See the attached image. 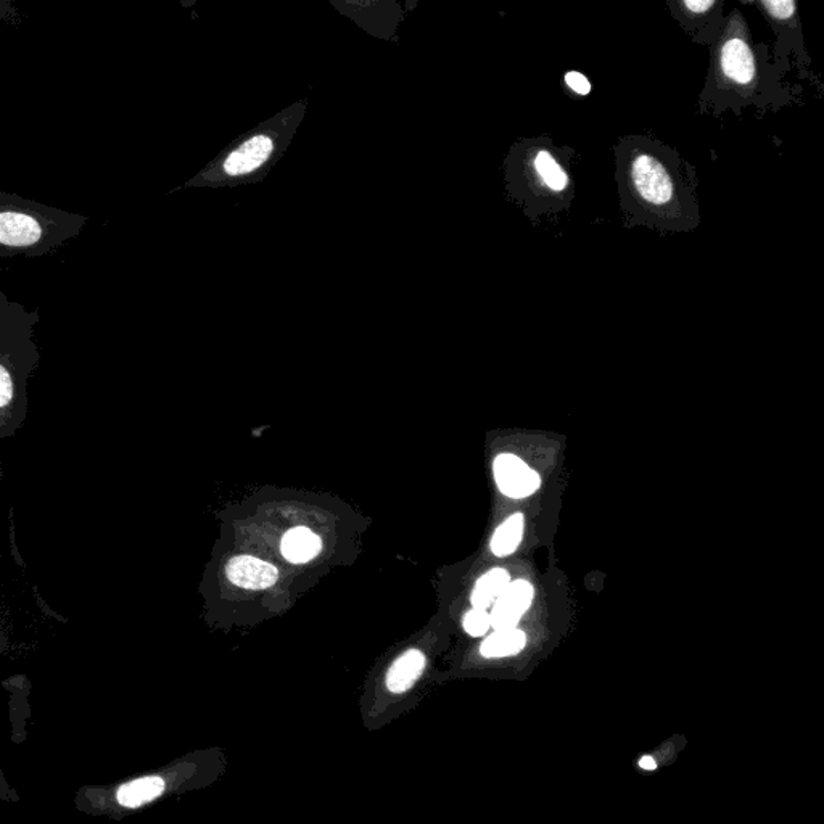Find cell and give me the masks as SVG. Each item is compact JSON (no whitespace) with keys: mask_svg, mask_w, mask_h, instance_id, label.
<instances>
[{"mask_svg":"<svg viewBox=\"0 0 824 824\" xmlns=\"http://www.w3.org/2000/svg\"><path fill=\"white\" fill-rule=\"evenodd\" d=\"M13 398L12 374L0 363V408H6Z\"/></svg>","mask_w":824,"mask_h":824,"instance_id":"cell-16","label":"cell"},{"mask_svg":"<svg viewBox=\"0 0 824 824\" xmlns=\"http://www.w3.org/2000/svg\"><path fill=\"white\" fill-rule=\"evenodd\" d=\"M531 166H533L535 177L543 182L549 192L561 194L569 187V176H567L566 170L548 150H538L533 160H531Z\"/></svg>","mask_w":824,"mask_h":824,"instance_id":"cell-11","label":"cell"},{"mask_svg":"<svg viewBox=\"0 0 824 824\" xmlns=\"http://www.w3.org/2000/svg\"><path fill=\"white\" fill-rule=\"evenodd\" d=\"M494 470L499 491L509 498H527L540 488L541 477L517 456H498Z\"/></svg>","mask_w":824,"mask_h":824,"instance_id":"cell-4","label":"cell"},{"mask_svg":"<svg viewBox=\"0 0 824 824\" xmlns=\"http://www.w3.org/2000/svg\"><path fill=\"white\" fill-rule=\"evenodd\" d=\"M566 83L577 94L588 95L591 92L590 81L583 74L577 73V71H570V73L566 74Z\"/></svg>","mask_w":824,"mask_h":824,"instance_id":"cell-18","label":"cell"},{"mask_svg":"<svg viewBox=\"0 0 824 824\" xmlns=\"http://www.w3.org/2000/svg\"><path fill=\"white\" fill-rule=\"evenodd\" d=\"M523 526H526V519H523L522 513H513L506 522L496 528L490 543L494 555L498 558H506V556L516 552L523 538Z\"/></svg>","mask_w":824,"mask_h":824,"instance_id":"cell-14","label":"cell"},{"mask_svg":"<svg viewBox=\"0 0 824 824\" xmlns=\"http://www.w3.org/2000/svg\"><path fill=\"white\" fill-rule=\"evenodd\" d=\"M719 71L730 88L747 89L757 83V60L745 38L731 34L719 50Z\"/></svg>","mask_w":824,"mask_h":824,"instance_id":"cell-3","label":"cell"},{"mask_svg":"<svg viewBox=\"0 0 824 824\" xmlns=\"http://www.w3.org/2000/svg\"><path fill=\"white\" fill-rule=\"evenodd\" d=\"M628 185L641 205L667 213L680 202V185L670 166L651 152H637L628 162Z\"/></svg>","mask_w":824,"mask_h":824,"instance_id":"cell-2","label":"cell"},{"mask_svg":"<svg viewBox=\"0 0 824 824\" xmlns=\"http://www.w3.org/2000/svg\"><path fill=\"white\" fill-rule=\"evenodd\" d=\"M640 766L644 770H655L658 769V763H655L654 759L643 757L641 759Z\"/></svg>","mask_w":824,"mask_h":824,"instance_id":"cell-19","label":"cell"},{"mask_svg":"<svg viewBox=\"0 0 824 824\" xmlns=\"http://www.w3.org/2000/svg\"><path fill=\"white\" fill-rule=\"evenodd\" d=\"M226 576L235 587L244 590H267L276 583L279 572L276 567L262 559L238 556L227 563Z\"/></svg>","mask_w":824,"mask_h":824,"instance_id":"cell-6","label":"cell"},{"mask_svg":"<svg viewBox=\"0 0 824 824\" xmlns=\"http://www.w3.org/2000/svg\"><path fill=\"white\" fill-rule=\"evenodd\" d=\"M426 669V658L423 652L413 649L395 660L387 673V688L395 694L406 693L414 686Z\"/></svg>","mask_w":824,"mask_h":824,"instance_id":"cell-8","label":"cell"},{"mask_svg":"<svg viewBox=\"0 0 824 824\" xmlns=\"http://www.w3.org/2000/svg\"><path fill=\"white\" fill-rule=\"evenodd\" d=\"M271 152H273L271 139L256 135L252 141L245 142L241 149L231 153L230 159L224 163V170L231 176L252 173L269 159Z\"/></svg>","mask_w":824,"mask_h":824,"instance_id":"cell-7","label":"cell"},{"mask_svg":"<svg viewBox=\"0 0 824 824\" xmlns=\"http://www.w3.org/2000/svg\"><path fill=\"white\" fill-rule=\"evenodd\" d=\"M88 217L0 192V258L50 255L78 237Z\"/></svg>","mask_w":824,"mask_h":824,"instance_id":"cell-1","label":"cell"},{"mask_svg":"<svg viewBox=\"0 0 824 824\" xmlns=\"http://www.w3.org/2000/svg\"><path fill=\"white\" fill-rule=\"evenodd\" d=\"M165 791V781L159 776L141 777L118 790L116 798L124 807L135 808L152 802Z\"/></svg>","mask_w":824,"mask_h":824,"instance_id":"cell-10","label":"cell"},{"mask_svg":"<svg viewBox=\"0 0 824 824\" xmlns=\"http://www.w3.org/2000/svg\"><path fill=\"white\" fill-rule=\"evenodd\" d=\"M509 583H511V577L505 569H494L478 578L476 587H474L472 598H470L474 609H490Z\"/></svg>","mask_w":824,"mask_h":824,"instance_id":"cell-12","label":"cell"},{"mask_svg":"<svg viewBox=\"0 0 824 824\" xmlns=\"http://www.w3.org/2000/svg\"><path fill=\"white\" fill-rule=\"evenodd\" d=\"M321 538L309 528H292L282 540V555L287 561L303 563L312 561L321 551Z\"/></svg>","mask_w":824,"mask_h":824,"instance_id":"cell-9","label":"cell"},{"mask_svg":"<svg viewBox=\"0 0 824 824\" xmlns=\"http://www.w3.org/2000/svg\"><path fill=\"white\" fill-rule=\"evenodd\" d=\"M535 590L527 580H516L506 587L491 606L490 623L495 631L513 630L533 601Z\"/></svg>","mask_w":824,"mask_h":824,"instance_id":"cell-5","label":"cell"},{"mask_svg":"<svg viewBox=\"0 0 824 824\" xmlns=\"http://www.w3.org/2000/svg\"><path fill=\"white\" fill-rule=\"evenodd\" d=\"M719 3L716 2H683L680 3V9L683 10L684 16L690 18H701L708 16L713 9H716Z\"/></svg>","mask_w":824,"mask_h":824,"instance_id":"cell-17","label":"cell"},{"mask_svg":"<svg viewBox=\"0 0 824 824\" xmlns=\"http://www.w3.org/2000/svg\"><path fill=\"white\" fill-rule=\"evenodd\" d=\"M462 625L464 630H466L470 637H484L491 627L490 613H488L487 610L472 609L464 616Z\"/></svg>","mask_w":824,"mask_h":824,"instance_id":"cell-15","label":"cell"},{"mask_svg":"<svg viewBox=\"0 0 824 824\" xmlns=\"http://www.w3.org/2000/svg\"><path fill=\"white\" fill-rule=\"evenodd\" d=\"M526 644V633L513 628V630L495 631L481 643L480 652L487 659L508 658V655L519 654Z\"/></svg>","mask_w":824,"mask_h":824,"instance_id":"cell-13","label":"cell"}]
</instances>
